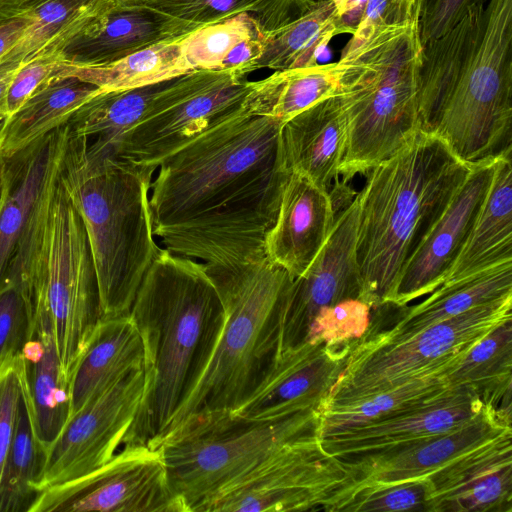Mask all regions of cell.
Listing matches in <instances>:
<instances>
[{
    "instance_id": "obj_1",
    "label": "cell",
    "mask_w": 512,
    "mask_h": 512,
    "mask_svg": "<svg viewBox=\"0 0 512 512\" xmlns=\"http://www.w3.org/2000/svg\"><path fill=\"white\" fill-rule=\"evenodd\" d=\"M282 125L242 108L160 163L149 201L154 236L167 250L222 266L266 258L291 175Z\"/></svg>"
},
{
    "instance_id": "obj_2",
    "label": "cell",
    "mask_w": 512,
    "mask_h": 512,
    "mask_svg": "<svg viewBox=\"0 0 512 512\" xmlns=\"http://www.w3.org/2000/svg\"><path fill=\"white\" fill-rule=\"evenodd\" d=\"M418 112L467 165L512 156V0H489L423 44Z\"/></svg>"
},
{
    "instance_id": "obj_3",
    "label": "cell",
    "mask_w": 512,
    "mask_h": 512,
    "mask_svg": "<svg viewBox=\"0 0 512 512\" xmlns=\"http://www.w3.org/2000/svg\"><path fill=\"white\" fill-rule=\"evenodd\" d=\"M129 315L143 344L144 387L123 444L157 449L210 362L224 326V307L204 263L161 248Z\"/></svg>"
},
{
    "instance_id": "obj_4",
    "label": "cell",
    "mask_w": 512,
    "mask_h": 512,
    "mask_svg": "<svg viewBox=\"0 0 512 512\" xmlns=\"http://www.w3.org/2000/svg\"><path fill=\"white\" fill-rule=\"evenodd\" d=\"M471 170L436 134L420 130L365 173L356 194V260L362 301L371 309L388 303L403 266Z\"/></svg>"
},
{
    "instance_id": "obj_5",
    "label": "cell",
    "mask_w": 512,
    "mask_h": 512,
    "mask_svg": "<svg viewBox=\"0 0 512 512\" xmlns=\"http://www.w3.org/2000/svg\"><path fill=\"white\" fill-rule=\"evenodd\" d=\"M153 173L69 128L59 178L87 234L101 318L130 313L161 249L154 241L149 201Z\"/></svg>"
},
{
    "instance_id": "obj_6",
    "label": "cell",
    "mask_w": 512,
    "mask_h": 512,
    "mask_svg": "<svg viewBox=\"0 0 512 512\" xmlns=\"http://www.w3.org/2000/svg\"><path fill=\"white\" fill-rule=\"evenodd\" d=\"M66 141L17 242L6 282L24 294L32 310L48 315L62 378L69 386L101 319V305L87 234L59 178Z\"/></svg>"
},
{
    "instance_id": "obj_7",
    "label": "cell",
    "mask_w": 512,
    "mask_h": 512,
    "mask_svg": "<svg viewBox=\"0 0 512 512\" xmlns=\"http://www.w3.org/2000/svg\"><path fill=\"white\" fill-rule=\"evenodd\" d=\"M204 266L220 294L225 322L208 366L165 435L189 416L238 409L279 355L282 314L293 281L289 273L266 258Z\"/></svg>"
},
{
    "instance_id": "obj_8",
    "label": "cell",
    "mask_w": 512,
    "mask_h": 512,
    "mask_svg": "<svg viewBox=\"0 0 512 512\" xmlns=\"http://www.w3.org/2000/svg\"><path fill=\"white\" fill-rule=\"evenodd\" d=\"M344 49L355 52L364 64L343 92L347 141L339 175L346 183L393 156L421 130L418 86L423 43L418 15L377 27Z\"/></svg>"
},
{
    "instance_id": "obj_9",
    "label": "cell",
    "mask_w": 512,
    "mask_h": 512,
    "mask_svg": "<svg viewBox=\"0 0 512 512\" xmlns=\"http://www.w3.org/2000/svg\"><path fill=\"white\" fill-rule=\"evenodd\" d=\"M318 410L274 419H250L233 411L187 417L157 449L168 480L187 512L253 470L285 445L318 433Z\"/></svg>"
},
{
    "instance_id": "obj_10",
    "label": "cell",
    "mask_w": 512,
    "mask_h": 512,
    "mask_svg": "<svg viewBox=\"0 0 512 512\" xmlns=\"http://www.w3.org/2000/svg\"><path fill=\"white\" fill-rule=\"evenodd\" d=\"M512 296L476 306L398 340L366 332L353 340L336 381L321 405L350 402L411 379L449 374L470 349L512 319Z\"/></svg>"
},
{
    "instance_id": "obj_11",
    "label": "cell",
    "mask_w": 512,
    "mask_h": 512,
    "mask_svg": "<svg viewBox=\"0 0 512 512\" xmlns=\"http://www.w3.org/2000/svg\"><path fill=\"white\" fill-rule=\"evenodd\" d=\"M351 484L346 468L322 448L316 433L282 447L199 512L328 511Z\"/></svg>"
},
{
    "instance_id": "obj_12",
    "label": "cell",
    "mask_w": 512,
    "mask_h": 512,
    "mask_svg": "<svg viewBox=\"0 0 512 512\" xmlns=\"http://www.w3.org/2000/svg\"><path fill=\"white\" fill-rule=\"evenodd\" d=\"M187 512L158 449L126 444L101 467L42 491L30 512Z\"/></svg>"
},
{
    "instance_id": "obj_13",
    "label": "cell",
    "mask_w": 512,
    "mask_h": 512,
    "mask_svg": "<svg viewBox=\"0 0 512 512\" xmlns=\"http://www.w3.org/2000/svg\"><path fill=\"white\" fill-rule=\"evenodd\" d=\"M143 387V368L133 370L69 417L47 451L34 489L41 493L111 460L137 415Z\"/></svg>"
},
{
    "instance_id": "obj_14",
    "label": "cell",
    "mask_w": 512,
    "mask_h": 512,
    "mask_svg": "<svg viewBox=\"0 0 512 512\" xmlns=\"http://www.w3.org/2000/svg\"><path fill=\"white\" fill-rule=\"evenodd\" d=\"M249 81L227 70L196 91H180L157 105L109 150L116 157L155 171L182 146L242 110Z\"/></svg>"
},
{
    "instance_id": "obj_15",
    "label": "cell",
    "mask_w": 512,
    "mask_h": 512,
    "mask_svg": "<svg viewBox=\"0 0 512 512\" xmlns=\"http://www.w3.org/2000/svg\"><path fill=\"white\" fill-rule=\"evenodd\" d=\"M357 220L355 196L336 207L327 240L306 271L293 279L282 314L279 355L305 343L308 329L322 307L346 299L362 301L356 260Z\"/></svg>"
},
{
    "instance_id": "obj_16",
    "label": "cell",
    "mask_w": 512,
    "mask_h": 512,
    "mask_svg": "<svg viewBox=\"0 0 512 512\" xmlns=\"http://www.w3.org/2000/svg\"><path fill=\"white\" fill-rule=\"evenodd\" d=\"M496 160L472 166L459 191L403 266L387 304L405 306L444 282L487 195Z\"/></svg>"
},
{
    "instance_id": "obj_17",
    "label": "cell",
    "mask_w": 512,
    "mask_h": 512,
    "mask_svg": "<svg viewBox=\"0 0 512 512\" xmlns=\"http://www.w3.org/2000/svg\"><path fill=\"white\" fill-rule=\"evenodd\" d=\"M509 432H512L511 412L489 405L460 428L345 467L352 484L337 500L356 489L429 478Z\"/></svg>"
},
{
    "instance_id": "obj_18",
    "label": "cell",
    "mask_w": 512,
    "mask_h": 512,
    "mask_svg": "<svg viewBox=\"0 0 512 512\" xmlns=\"http://www.w3.org/2000/svg\"><path fill=\"white\" fill-rule=\"evenodd\" d=\"M488 406L462 388L429 405L319 439L322 448L347 467L460 428Z\"/></svg>"
},
{
    "instance_id": "obj_19",
    "label": "cell",
    "mask_w": 512,
    "mask_h": 512,
    "mask_svg": "<svg viewBox=\"0 0 512 512\" xmlns=\"http://www.w3.org/2000/svg\"><path fill=\"white\" fill-rule=\"evenodd\" d=\"M352 342L304 343L282 353L260 386L233 412L250 419H274L318 410Z\"/></svg>"
},
{
    "instance_id": "obj_20",
    "label": "cell",
    "mask_w": 512,
    "mask_h": 512,
    "mask_svg": "<svg viewBox=\"0 0 512 512\" xmlns=\"http://www.w3.org/2000/svg\"><path fill=\"white\" fill-rule=\"evenodd\" d=\"M188 33L184 23L147 5L114 4L68 38L55 56L65 66L101 67Z\"/></svg>"
},
{
    "instance_id": "obj_21",
    "label": "cell",
    "mask_w": 512,
    "mask_h": 512,
    "mask_svg": "<svg viewBox=\"0 0 512 512\" xmlns=\"http://www.w3.org/2000/svg\"><path fill=\"white\" fill-rule=\"evenodd\" d=\"M334 198L328 189L291 173L273 227L264 241L266 259L295 279L313 262L335 221Z\"/></svg>"
},
{
    "instance_id": "obj_22",
    "label": "cell",
    "mask_w": 512,
    "mask_h": 512,
    "mask_svg": "<svg viewBox=\"0 0 512 512\" xmlns=\"http://www.w3.org/2000/svg\"><path fill=\"white\" fill-rule=\"evenodd\" d=\"M512 432L462 457L429 478V512H511Z\"/></svg>"
},
{
    "instance_id": "obj_23",
    "label": "cell",
    "mask_w": 512,
    "mask_h": 512,
    "mask_svg": "<svg viewBox=\"0 0 512 512\" xmlns=\"http://www.w3.org/2000/svg\"><path fill=\"white\" fill-rule=\"evenodd\" d=\"M363 69L360 58L343 49L337 62L275 70L262 80L248 82L242 107L249 115L284 123L317 102L348 90Z\"/></svg>"
},
{
    "instance_id": "obj_24",
    "label": "cell",
    "mask_w": 512,
    "mask_h": 512,
    "mask_svg": "<svg viewBox=\"0 0 512 512\" xmlns=\"http://www.w3.org/2000/svg\"><path fill=\"white\" fill-rule=\"evenodd\" d=\"M346 141L343 93L317 102L284 122L281 128V147L288 170L324 189L339 180Z\"/></svg>"
},
{
    "instance_id": "obj_25",
    "label": "cell",
    "mask_w": 512,
    "mask_h": 512,
    "mask_svg": "<svg viewBox=\"0 0 512 512\" xmlns=\"http://www.w3.org/2000/svg\"><path fill=\"white\" fill-rule=\"evenodd\" d=\"M68 124L2 158L0 189V289L6 284L10 260L39 197L49 168L64 145Z\"/></svg>"
},
{
    "instance_id": "obj_26",
    "label": "cell",
    "mask_w": 512,
    "mask_h": 512,
    "mask_svg": "<svg viewBox=\"0 0 512 512\" xmlns=\"http://www.w3.org/2000/svg\"><path fill=\"white\" fill-rule=\"evenodd\" d=\"M19 359L35 434L47 454L68 420L70 402L51 323L40 308L33 310L32 334Z\"/></svg>"
},
{
    "instance_id": "obj_27",
    "label": "cell",
    "mask_w": 512,
    "mask_h": 512,
    "mask_svg": "<svg viewBox=\"0 0 512 512\" xmlns=\"http://www.w3.org/2000/svg\"><path fill=\"white\" fill-rule=\"evenodd\" d=\"M143 363L142 340L130 315L101 318L70 379L69 417Z\"/></svg>"
},
{
    "instance_id": "obj_28",
    "label": "cell",
    "mask_w": 512,
    "mask_h": 512,
    "mask_svg": "<svg viewBox=\"0 0 512 512\" xmlns=\"http://www.w3.org/2000/svg\"><path fill=\"white\" fill-rule=\"evenodd\" d=\"M508 296H512V261L443 282L417 305L401 306L403 312L390 329L370 333H377L385 340L402 339L476 306Z\"/></svg>"
},
{
    "instance_id": "obj_29",
    "label": "cell",
    "mask_w": 512,
    "mask_h": 512,
    "mask_svg": "<svg viewBox=\"0 0 512 512\" xmlns=\"http://www.w3.org/2000/svg\"><path fill=\"white\" fill-rule=\"evenodd\" d=\"M512 261L511 156L496 160L493 178L469 237L444 282Z\"/></svg>"
},
{
    "instance_id": "obj_30",
    "label": "cell",
    "mask_w": 512,
    "mask_h": 512,
    "mask_svg": "<svg viewBox=\"0 0 512 512\" xmlns=\"http://www.w3.org/2000/svg\"><path fill=\"white\" fill-rule=\"evenodd\" d=\"M101 91L76 76L56 73L7 118L0 157L10 158L67 125L74 112Z\"/></svg>"
},
{
    "instance_id": "obj_31",
    "label": "cell",
    "mask_w": 512,
    "mask_h": 512,
    "mask_svg": "<svg viewBox=\"0 0 512 512\" xmlns=\"http://www.w3.org/2000/svg\"><path fill=\"white\" fill-rule=\"evenodd\" d=\"M113 5V0H24L20 15L29 24L0 57V66L16 69L34 58L55 56L68 38Z\"/></svg>"
},
{
    "instance_id": "obj_32",
    "label": "cell",
    "mask_w": 512,
    "mask_h": 512,
    "mask_svg": "<svg viewBox=\"0 0 512 512\" xmlns=\"http://www.w3.org/2000/svg\"><path fill=\"white\" fill-rule=\"evenodd\" d=\"M465 387H453L447 374H431L350 402L320 405L319 437L345 431L440 401Z\"/></svg>"
},
{
    "instance_id": "obj_33",
    "label": "cell",
    "mask_w": 512,
    "mask_h": 512,
    "mask_svg": "<svg viewBox=\"0 0 512 512\" xmlns=\"http://www.w3.org/2000/svg\"><path fill=\"white\" fill-rule=\"evenodd\" d=\"M177 78L134 89L101 91L74 112L68 126L75 135L94 137L96 144L111 149L161 103Z\"/></svg>"
},
{
    "instance_id": "obj_34",
    "label": "cell",
    "mask_w": 512,
    "mask_h": 512,
    "mask_svg": "<svg viewBox=\"0 0 512 512\" xmlns=\"http://www.w3.org/2000/svg\"><path fill=\"white\" fill-rule=\"evenodd\" d=\"M346 33L332 0H318L305 15L268 33L261 56L248 74L262 68L283 70L318 64L320 52L333 37Z\"/></svg>"
},
{
    "instance_id": "obj_35",
    "label": "cell",
    "mask_w": 512,
    "mask_h": 512,
    "mask_svg": "<svg viewBox=\"0 0 512 512\" xmlns=\"http://www.w3.org/2000/svg\"><path fill=\"white\" fill-rule=\"evenodd\" d=\"M512 319L476 343L447 375L453 387H465L496 409L511 412Z\"/></svg>"
},
{
    "instance_id": "obj_36",
    "label": "cell",
    "mask_w": 512,
    "mask_h": 512,
    "mask_svg": "<svg viewBox=\"0 0 512 512\" xmlns=\"http://www.w3.org/2000/svg\"><path fill=\"white\" fill-rule=\"evenodd\" d=\"M181 38L152 44L101 67L62 65L57 73L76 76L102 91L134 89L164 82L194 71L183 56Z\"/></svg>"
},
{
    "instance_id": "obj_37",
    "label": "cell",
    "mask_w": 512,
    "mask_h": 512,
    "mask_svg": "<svg viewBox=\"0 0 512 512\" xmlns=\"http://www.w3.org/2000/svg\"><path fill=\"white\" fill-rule=\"evenodd\" d=\"M318 0H148L145 5L173 17L189 32L240 13L252 15L266 32L300 18Z\"/></svg>"
},
{
    "instance_id": "obj_38",
    "label": "cell",
    "mask_w": 512,
    "mask_h": 512,
    "mask_svg": "<svg viewBox=\"0 0 512 512\" xmlns=\"http://www.w3.org/2000/svg\"><path fill=\"white\" fill-rule=\"evenodd\" d=\"M45 459L22 380L17 424L0 480V512H30L40 494L34 482Z\"/></svg>"
},
{
    "instance_id": "obj_39",
    "label": "cell",
    "mask_w": 512,
    "mask_h": 512,
    "mask_svg": "<svg viewBox=\"0 0 512 512\" xmlns=\"http://www.w3.org/2000/svg\"><path fill=\"white\" fill-rule=\"evenodd\" d=\"M266 33L252 15L240 13L191 31L180 44L194 71H223L225 60L241 42Z\"/></svg>"
},
{
    "instance_id": "obj_40",
    "label": "cell",
    "mask_w": 512,
    "mask_h": 512,
    "mask_svg": "<svg viewBox=\"0 0 512 512\" xmlns=\"http://www.w3.org/2000/svg\"><path fill=\"white\" fill-rule=\"evenodd\" d=\"M433 495L430 478L356 489L337 500L329 512L427 511Z\"/></svg>"
},
{
    "instance_id": "obj_41",
    "label": "cell",
    "mask_w": 512,
    "mask_h": 512,
    "mask_svg": "<svg viewBox=\"0 0 512 512\" xmlns=\"http://www.w3.org/2000/svg\"><path fill=\"white\" fill-rule=\"evenodd\" d=\"M371 307L359 299H346L322 307L314 317L305 343H341L361 338L371 324Z\"/></svg>"
},
{
    "instance_id": "obj_42",
    "label": "cell",
    "mask_w": 512,
    "mask_h": 512,
    "mask_svg": "<svg viewBox=\"0 0 512 512\" xmlns=\"http://www.w3.org/2000/svg\"><path fill=\"white\" fill-rule=\"evenodd\" d=\"M33 330V310L24 294L12 283L0 289V365L18 356Z\"/></svg>"
},
{
    "instance_id": "obj_43",
    "label": "cell",
    "mask_w": 512,
    "mask_h": 512,
    "mask_svg": "<svg viewBox=\"0 0 512 512\" xmlns=\"http://www.w3.org/2000/svg\"><path fill=\"white\" fill-rule=\"evenodd\" d=\"M21 397L22 378L18 355L7 358L0 365V480L14 436Z\"/></svg>"
},
{
    "instance_id": "obj_44",
    "label": "cell",
    "mask_w": 512,
    "mask_h": 512,
    "mask_svg": "<svg viewBox=\"0 0 512 512\" xmlns=\"http://www.w3.org/2000/svg\"><path fill=\"white\" fill-rule=\"evenodd\" d=\"M487 0H419L418 24L422 43L437 39Z\"/></svg>"
},
{
    "instance_id": "obj_45",
    "label": "cell",
    "mask_w": 512,
    "mask_h": 512,
    "mask_svg": "<svg viewBox=\"0 0 512 512\" xmlns=\"http://www.w3.org/2000/svg\"><path fill=\"white\" fill-rule=\"evenodd\" d=\"M61 66L56 56L37 57L21 64L7 91L8 117L16 112L41 84L55 75Z\"/></svg>"
},
{
    "instance_id": "obj_46",
    "label": "cell",
    "mask_w": 512,
    "mask_h": 512,
    "mask_svg": "<svg viewBox=\"0 0 512 512\" xmlns=\"http://www.w3.org/2000/svg\"><path fill=\"white\" fill-rule=\"evenodd\" d=\"M417 15L415 0H368L350 42L365 39L377 27L403 23Z\"/></svg>"
},
{
    "instance_id": "obj_47",
    "label": "cell",
    "mask_w": 512,
    "mask_h": 512,
    "mask_svg": "<svg viewBox=\"0 0 512 512\" xmlns=\"http://www.w3.org/2000/svg\"><path fill=\"white\" fill-rule=\"evenodd\" d=\"M28 24L29 20L22 15L0 24V57L19 41Z\"/></svg>"
},
{
    "instance_id": "obj_48",
    "label": "cell",
    "mask_w": 512,
    "mask_h": 512,
    "mask_svg": "<svg viewBox=\"0 0 512 512\" xmlns=\"http://www.w3.org/2000/svg\"><path fill=\"white\" fill-rule=\"evenodd\" d=\"M16 69L0 66V114L8 117L6 96Z\"/></svg>"
},
{
    "instance_id": "obj_49",
    "label": "cell",
    "mask_w": 512,
    "mask_h": 512,
    "mask_svg": "<svg viewBox=\"0 0 512 512\" xmlns=\"http://www.w3.org/2000/svg\"><path fill=\"white\" fill-rule=\"evenodd\" d=\"M24 0H0V24L21 14Z\"/></svg>"
},
{
    "instance_id": "obj_50",
    "label": "cell",
    "mask_w": 512,
    "mask_h": 512,
    "mask_svg": "<svg viewBox=\"0 0 512 512\" xmlns=\"http://www.w3.org/2000/svg\"><path fill=\"white\" fill-rule=\"evenodd\" d=\"M148 0H113L117 6L145 5Z\"/></svg>"
},
{
    "instance_id": "obj_51",
    "label": "cell",
    "mask_w": 512,
    "mask_h": 512,
    "mask_svg": "<svg viewBox=\"0 0 512 512\" xmlns=\"http://www.w3.org/2000/svg\"><path fill=\"white\" fill-rule=\"evenodd\" d=\"M7 118L8 117L6 115L0 114V146L2 144L3 134H4V129H5Z\"/></svg>"
},
{
    "instance_id": "obj_52",
    "label": "cell",
    "mask_w": 512,
    "mask_h": 512,
    "mask_svg": "<svg viewBox=\"0 0 512 512\" xmlns=\"http://www.w3.org/2000/svg\"><path fill=\"white\" fill-rule=\"evenodd\" d=\"M417 3L419 2V0H415Z\"/></svg>"
},
{
    "instance_id": "obj_53",
    "label": "cell",
    "mask_w": 512,
    "mask_h": 512,
    "mask_svg": "<svg viewBox=\"0 0 512 512\" xmlns=\"http://www.w3.org/2000/svg\"><path fill=\"white\" fill-rule=\"evenodd\" d=\"M0 187H1V185H0Z\"/></svg>"
}]
</instances>
